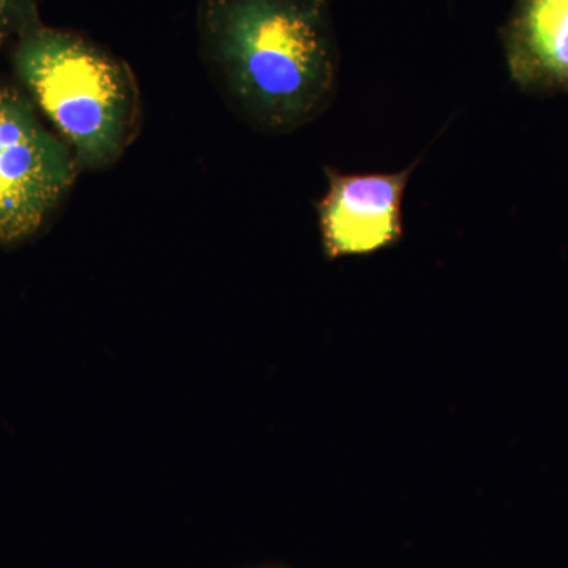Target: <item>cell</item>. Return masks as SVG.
Here are the masks:
<instances>
[{
  "label": "cell",
  "mask_w": 568,
  "mask_h": 568,
  "mask_svg": "<svg viewBox=\"0 0 568 568\" xmlns=\"http://www.w3.org/2000/svg\"><path fill=\"white\" fill-rule=\"evenodd\" d=\"M200 37L227 97L264 132H294L334 102L331 0H203Z\"/></svg>",
  "instance_id": "obj_1"
},
{
  "label": "cell",
  "mask_w": 568,
  "mask_h": 568,
  "mask_svg": "<svg viewBox=\"0 0 568 568\" xmlns=\"http://www.w3.org/2000/svg\"><path fill=\"white\" fill-rule=\"evenodd\" d=\"M13 65L78 166L110 168L132 144L140 126V88L132 69L111 52L39 22L17 40Z\"/></svg>",
  "instance_id": "obj_2"
},
{
  "label": "cell",
  "mask_w": 568,
  "mask_h": 568,
  "mask_svg": "<svg viewBox=\"0 0 568 568\" xmlns=\"http://www.w3.org/2000/svg\"><path fill=\"white\" fill-rule=\"evenodd\" d=\"M67 142L41 123L32 102L0 88V245L31 237L77 179Z\"/></svg>",
  "instance_id": "obj_3"
},
{
  "label": "cell",
  "mask_w": 568,
  "mask_h": 568,
  "mask_svg": "<svg viewBox=\"0 0 568 568\" xmlns=\"http://www.w3.org/2000/svg\"><path fill=\"white\" fill-rule=\"evenodd\" d=\"M420 159L396 173H339L324 168L327 190L315 204L328 260L364 256L403 239V200Z\"/></svg>",
  "instance_id": "obj_4"
},
{
  "label": "cell",
  "mask_w": 568,
  "mask_h": 568,
  "mask_svg": "<svg viewBox=\"0 0 568 568\" xmlns=\"http://www.w3.org/2000/svg\"><path fill=\"white\" fill-rule=\"evenodd\" d=\"M500 37L508 74L523 92L568 93V0H515Z\"/></svg>",
  "instance_id": "obj_5"
},
{
  "label": "cell",
  "mask_w": 568,
  "mask_h": 568,
  "mask_svg": "<svg viewBox=\"0 0 568 568\" xmlns=\"http://www.w3.org/2000/svg\"><path fill=\"white\" fill-rule=\"evenodd\" d=\"M40 0H0V48L39 24Z\"/></svg>",
  "instance_id": "obj_6"
}]
</instances>
